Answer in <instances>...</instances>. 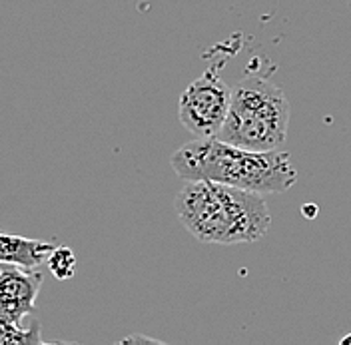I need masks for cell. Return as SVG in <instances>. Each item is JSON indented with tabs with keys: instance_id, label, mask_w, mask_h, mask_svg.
Listing matches in <instances>:
<instances>
[{
	"instance_id": "obj_1",
	"label": "cell",
	"mask_w": 351,
	"mask_h": 345,
	"mask_svg": "<svg viewBox=\"0 0 351 345\" xmlns=\"http://www.w3.org/2000/svg\"><path fill=\"white\" fill-rule=\"evenodd\" d=\"M174 208L184 228L206 243H252L271 226L263 194L210 180L188 182L176 194Z\"/></svg>"
},
{
	"instance_id": "obj_2",
	"label": "cell",
	"mask_w": 351,
	"mask_h": 345,
	"mask_svg": "<svg viewBox=\"0 0 351 345\" xmlns=\"http://www.w3.org/2000/svg\"><path fill=\"white\" fill-rule=\"evenodd\" d=\"M178 178L210 180L260 194H282L298 182L287 152L247 150L219 138H194L172 154Z\"/></svg>"
},
{
	"instance_id": "obj_3",
	"label": "cell",
	"mask_w": 351,
	"mask_h": 345,
	"mask_svg": "<svg viewBox=\"0 0 351 345\" xmlns=\"http://www.w3.org/2000/svg\"><path fill=\"white\" fill-rule=\"evenodd\" d=\"M289 104L284 90L262 76L232 86V100L218 138L247 150H278L287 140Z\"/></svg>"
},
{
	"instance_id": "obj_4",
	"label": "cell",
	"mask_w": 351,
	"mask_h": 345,
	"mask_svg": "<svg viewBox=\"0 0 351 345\" xmlns=\"http://www.w3.org/2000/svg\"><path fill=\"white\" fill-rule=\"evenodd\" d=\"M232 100V86L206 70L184 90L178 102L180 124L196 138H218Z\"/></svg>"
},
{
	"instance_id": "obj_5",
	"label": "cell",
	"mask_w": 351,
	"mask_h": 345,
	"mask_svg": "<svg viewBox=\"0 0 351 345\" xmlns=\"http://www.w3.org/2000/svg\"><path fill=\"white\" fill-rule=\"evenodd\" d=\"M43 274L19 265H0V318L22 324L36 311Z\"/></svg>"
},
{
	"instance_id": "obj_6",
	"label": "cell",
	"mask_w": 351,
	"mask_h": 345,
	"mask_svg": "<svg viewBox=\"0 0 351 345\" xmlns=\"http://www.w3.org/2000/svg\"><path fill=\"white\" fill-rule=\"evenodd\" d=\"M54 243L32 237L0 232V265H19L24 270H38L54 252Z\"/></svg>"
},
{
	"instance_id": "obj_7",
	"label": "cell",
	"mask_w": 351,
	"mask_h": 345,
	"mask_svg": "<svg viewBox=\"0 0 351 345\" xmlns=\"http://www.w3.org/2000/svg\"><path fill=\"white\" fill-rule=\"evenodd\" d=\"M44 344L40 324L32 320L30 325L8 322L0 318V345H32Z\"/></svg>"
},
{
	"instance_id": "obj_8",
	"label": "cell",
	"mask_w": 351,
	"mask_h": 345,
	"mask_svg": "<svg viewBox=\"0 0 351 345\" xmlns=\"http://www.w3.org/2000/svg\"><path fill=\"white\" fill-rule=\"evenodd\" d=\"M48 267L56 280L66 281L76 274V256L70 248H54L48 258Z\"/></svg>"
},
{
	"instance_id": "obj_9",
	"label": "cell",
	"mask_w": 351,
	"mask_h": 345,
	"mask_svg": "<svg viewBox=\"0 0 351 345\" xmlns=\"http://www.w3.org/2000/svg\"><path fill=\"white\" fill-rule=\"evenodd\" d=\"M302 212H304V214H306V216L311 219V217H315L317 208H315V206H304V208H302Z\"/></svg>"
},
{
	"instance_id": "obj_10",
	"label": "cell",
	"mask_w": 351,
	"mask_h": 345,
	"mask_svg": "<svg viewBox=\"0 0 351 345\" xmlns=\"http://www.w3.org/2000/svg\"><path fill=\"white\" fill-rule=\"evenodd\" d=\"M339 345H351V333H348L346 337L339 340Z\"/></svg>"
},
{
	"instance_id": "obj_11",
	"label": "cell",
	"mask_w": 351,
	"mask_h": 345,
	"mask_svg": "<svg viewBox=\"0 0 351 345\" xmlns=\"http://www.w3.org/2000/svg\"><path fill=\"white\" fill-rule=\"evenodd\" d=\"M348 6H350V8H351V0H348Z\"/></svg>"
}]
</instances>
